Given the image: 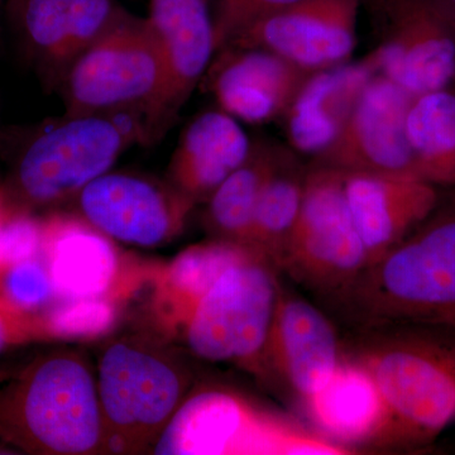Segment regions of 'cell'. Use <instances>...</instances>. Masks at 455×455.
Segmentation results:
<instances>
[{"mask_svg": "<svg viewBox=\"0 0 455 455\" xmlns=\"http://www.w3.org/2000/svg\"><path fill=\"white\" fill-rule=\"evenodd\" d=\"M0 439L27 453L79 455L106 449L98 383L79 355L36 359L0 391Z\"/></svg>", "mask_w": 455, "mask_h": 455, "instance_id": "obj_1", "label": "cell"}, {"mask_svg": "<svg viewBox=\"0 0 455 455\" xmlns=\"http://www.w3.org/2000/svg\"><path fill=\"white\" fill-rule=\"evenodd\" d=\"M343 296L377 322L455 324V190Z\"/></svg>", "mask_w": 455, "mask_h": 455, "instance_id": "obj_2", "label": "cell"}, {"mask_svg": "<svg viewBox=\"0 0 455 455\" xmlns=\"http://www.w3.org/2000/svg\"><path fill=\"white\" fill-rule=\"evenodd\" d=\"M137 140H143V130L134 114L128 119L66 114L32 132L12 164L9 188L16 202L12 208L29 212L79 194Z\"/></svg>", "mask_w": 455, "mask_h": 455, "instance_id": "obj_3", "label": "cell"}, {"mask_svg": "<svg viewBox=\"0 0 455 455\" xmlns=\"http://www.w3.org/2000/svg\"><path fill=\"white\" fill-rule=\"evenodd\" d=\"M163 51L147 18L127 13L74 60L61 82L68 116L136 114L140 122L163 97Z\"/></svg>", "mask_w": 455, "mask_h": 455, "instance_id": "obj_4", "label": "cell"}, {"mask_svg": "<svg viewBox=\"0 0 455 455\" xmlns=\"http://www.w3.org/2000/svg\"><path fill=\"white\" fill-rule=\"evenodd\" d=\"M154 451L163 455L348 453L325 436L221 390L199 391L182 401Z\"/></svg>", "mask_w": 455, "mask_h": 455, "instance_id": "obj_5", "label": "cell"}, {"mask_svg": "<svg viewBox=\"0 0 455 455\" xmlns=\"http://www.w3.org/2000/svg\"><path fill=\"white\" fill-rule=\"evenodd\" d=\"M278 269L252 253L227 269L184 326L188 349L209 362L267 370L266 346L281 284Z\"/></svg>", "mask_w": 455, "mask_h": 455, "instance_id": "obj_6", "label": "cell"}, {"mask_svg": "<svg viewBox=\"0 0 455 455\" xmlns=\"http://www.w3.org/2000/svg\"><path fill=\"white\" fill-rule=\"evenodd\" d=\"M358 361L390 409L396 440L427 444L455 420L453 347L414 335L377 344Z\"/></svg>", "mask_w": 455, "mask_h": 455, "instance_id": "obj_7", "label": "cell"}, {"mask_svg": "<svg viewBox=\"0 0 455 455\" xmlns=\"http://www.w3.org/2000/svg\"><path fill=\"white\" fill-rule=\"evenodd\" d=\"M97 383L110 451H134L157 439L188 387L175 362L131 339L107 347Z\"/></svg>", "mask_w": 455, "mask_h": 455, "instance_id": "obj_8", "label": "cell"}, {"mask_svg": "<svg viewBox=\"0 0 455 455\" xmlns=\"http://www.w3.org/2000/svg\"><path fill=\"white\" fill-rule=\"evenodd\" d=\"M367 266L344 193V172L307 166L301 211L283 271L311 290L344 295Z\"/></svg>", "mask_w": 455, "mask_h": 455, "instance_id": "obj_9", "label": "cell"}, {"mask_svg": "<svg viewBox=\"0 0 455 455\" xmlns=\"http://www.w3.org/2000/svg\"><path fill=\"white\" fill-rule=\"evenodd\" d=\"M377 74L412 98L455 85V32L431 0H364Z\"/></svg>", "mask_w": 455, "mask_h": 455, "instance_id": "obj_10", "label": "cell"}, {"mask_svg": "<svg viewBox=\"0 0 455 455\" xmlns=\"http://www.w3.org/2000/svg\"><path fill=\"white\" fill-rule=\"evenodd\" d=\"M411 100L401 86L377 74L337 139L313 157L310 166L419 179L406 136Z\"/></svg>", "mask_w": 455, "mask_h": 455, "instance_id": "obj_11", "label": "cell"}, {"mask_svg": "<svg viewBox=\"0 0 455 455\" xmlns=\"http://www.w3.org/2000/svg\"><path fill=\"white\" fill-rule=\"evenodd\" d=\"M363 4L364 0H300L248 27L226 47L269 51L309 71L346 64L357 47Z\"/></svg>", "mask_w": 455, "mask_h": 455, "instance_id": "obj_12", "label": "cell"}, {"mask_svg": "<svg viewBox=\"0 0 455 455\" xmlns=\"http://www.w3.org/2000/svg\"><path fill=\"white\" fill-rule=\"evenodd\" d=\"M214 0H149L147 17L163 51V97L143 124V140L166 134L194 90L208 73L215 47Z\"/></svg>", "mask_w": 455, "mask_h": 455, "instance_id": "obj_13", "label": "cell"}, {"mask_svg": "<svg viewBox=\"0 0 455 455\" xmlns=\"http://www.w3.org/2000/svg\"><path fill=\"white\" fill-rule=\"evenodd\" d=\"M194 204L173 187L109 171L79 193L84 220L110 239L140 247H156L178 235Z\"/></svg>", "mask_w": 455, "mask_h": 455, "instance_id": "obj_14", "label": "cell"}, {"mask_svg": "<svg viewBox=\"0 0 455 455\" xmlns=\"http://www.w3.org/2000/svg\"><path fill=\"white\" fill-rule=\"evenodd\" d=\"M313 71L260 49L224 47L209 68V88L236 121L262 124L283 119Z\"/></svg>", "mask_w": 455, "mask_h": 455, "instance_id": "obj_15", "label": "cell"}, {"mask_svg": "<svg viewBox=\"0 0 455 455\" xmlns=\"http://www.w3.org/2000/svg\"><path fill=\"white\" fill-rule=\"evenodd\" d=\"M344 193L368 266L427 220L442 197L423 180L364 172H344Z\"/></svg>", "mask_w": 455, "mask_h": 455, "instance_id": "obj_16", "label": "cell"}, {"mask_svg": "<svg viewBox=\"0 0 455 455\" xmlns=\"http://www.w3.org/2000/svg\"><path fill=\"white\" fill-rule=\"evenodd\" d=\"M341 355L333 325L316 307L280 287L266 346V366L301 400L333 376Z\"/></svg>", "mask_w": 455, "mask_h": 455, "instance_id": "obj_17", "label": "cell"}, {"mask_svg": "<svg viewBox=\"0 0 455 455\" xmlns=\"http://www.w3.org/2000/svg\"><path fill=\"white\" fill-rule=\"evenodd\" d=\"M376 75L368 55L359 61L313 71L283 118L291 148L311 158L324 151L343 130Z\"/></svg>", "mask_w": 455, "mask_h": 455, "instance_id": "obj_18", "label": "cell"}, {"mask_svg": "<svg viewBox=\"0 0 455 455\" xmlns=\"http://www.w3.org/2000/svg\"><path fill=\"white\" fill-rule=\"evenodd\" d=\"M304 405L323 436L338 445L344 443V448L374 442L385 435L396 440L390 409L372 376L358 359L341 358L331 379L304 400Z\"/></svg>", "mask_w": 455, "mask_h": 455, "instance_id": "obj_19", "label": "cell"}, {"mask_svg": "<svg viewBox=\"0 0 455 455\" xmlns=\"http://www.w3.org/2000/svg\"><path fill=\"white\" fill-rule=\"evenodd\" d=\"M41 254L62 300L106 296L118 276L112 241L84 218L53 215L44 221Z\"/></svg>", "mask_w": 455, "mask_h": 455, "instance_id": "obj_20", "label": "cell"}, {"mask_svg": "<svg viewBox=\"0 0 455 455\" xmlns=\"http://www.w3.org/2000/svg\"><path fill=\"white\" fill-rule=\"evenodd\" d=\"M251 143L238 121L223 110L199 114L185 128L170 164L172 187L191 202L212 194L244 163Z\"/></svg>", "mask_w": 455, "mask_h": 455, "instance_id": "obj_21", "label": "cell"}, {"mask_svg": "<svg viewBox=\"0 0 455 455\" xmlns=\"http://www.w3.org/2000/svg\"><path fill=\"white\" fill-rule=\"evenodd\" d=\"M292 155L291 148L280 143H252L244 163L209 197L205 214L209 229L218 238L250 247L251 227L259 197L269 180Z\"/></svg>", "mask_w": 455, "mask_h": 455, "instance_id": "obj_22", "label": "cell"}, {"mask_svg": "<svg viewBox=\"0 0 455 455\" xmlns=\"http://www.w3.org/2000/svg\"><path fill=\"white\" fill-rule=\"evenodd\" d=\"M406 136L418 178L455 188V88L412 98Z\"/></svg>", "mask_w": 455, "mask_h": 455, "instance_id": "obj_23", "label": "cell"}, {"mask_svg": "<svg viewBox=\"0 0 455 455\" xmlns=\"http://www.w3.org/2000/svg\"><path fill=\"white\" fill-rule=\"evenodd\" d=\"M252 253L257 252L247 245L220 238L191 245L164 271L158 289L161 307L184 329L196 305L221 275Z\"/></svg>", "mask_w": 455, "mask_h": 455, "instance_id": "obj_24", "label": "cell"}, {"mask_svg": "<svg viewBox=\"0 0 455 455\" xmlns=\"http://www.w3.org/2000/svg\"><path fill=\"white\" fill-rule=\"evenodd\" d=\"M307 167L295 154L269 180L254 211L250 247L283 271L304 197Z\"/></svg>", "mask_w": 455, "mask_h": 455, "instance_id": "obj_25", "label": "cell"}, {"mask_svg": "<svg viewBox=\"0 0 455 455\" xmlns=\"http://www.w3.org/2000/svg\"><path fill=\"white\" fill-rule=\"evenodd\" d=\"M26 56L44 83L57 85L68 37V0H5Z\"/></svg>", "mask_w": 455, "mask_h": 455, "instance_id": "obj_26", "label": "cell"}, {"mask_svg": "<svg viewBox=\"0 0 455 455\" xmlns=\"http://www.w3.org/2000/svg\"><path fill=\"white\" fill-rule=\"evenodd\" d=\"M127 13L116 0H68V37L57 85L74 60L112 31Z\"/></svg>", "mask_w": 455, "mask_h": 455, "instance_id": "obj_27", "label": "cell"}, {"mask_svg": "<svg viewBox=\"0 0 455 455\" xmlns=\"http://www.w3.org/2000/svg\"><path fill=\"white\" fill-rule=\"evenodd\" d=\"M42 316L44 334L59 339H95L116 324V309L106 296L62 300Z\"/></svg>", "mask_w": 455, "mask_h": 455, "instance_id": "obj_28", "label": "cell"}, {"mask_svg": "<svg viewBox=\"0 0 455 455\" xmlns=\"http://www.w3.org/2000/svg\"><path fill=\"white\" fill-rule=\"evenodd\" d=\"M44 221L28 211L9 208L0 214V277L8 268L42 253Z\"/></svg>", "mask_w": 455, "mask_h": 455, "instance_id": "obj_29", "label": "cell"}, {"mask_svg": "<svg viewBox=\"0 0 455 455\" xmlns=\"http://www.w3.org/2000/svg\"><path fill=\"white\" fill-rule=\"evenodd\" d=\"M0 296L27 313L44 307L56 296L46 263L36 257L12 266L0 277Z\"/></svg>", "mask_w": 455, "mask_h": 455, "instance_id": "obj_30", "label": "cell"}, {"mask_svg": "<svg viewBox=\"0 0 455 455\" xmlns=\"http://www.w3.org/2000/svg\"><path fill=\"white\" fill-rule=\"evenodd\" d=\"M298 2L300 0H214L212 14L217 52L248 27Z\"/></svg>", "mask_w": 455, "mask_h": 455, "instance_id": "obj_31", "label": "cell"}, {"mask_svg": "<svg viewBox=\"0 0 455 455\" xmlns=\"http://www.w3.org/2000/svg\"><path fill=\"white\" fill-rule=\"evenodd\" d=\"M46 337L42 316L17 309L0 296V353L22 341Z\"/></svg>", "mask_w": 455, "mask_h": 455, "instance_id": "obj_32", "label": "cell"}, {"mask_svg": "<svg viewBox=\"0 0 455 455\" xmlns=\"http://www.w3.org/2000/svg\"><path fill=\"white\" fill-rule=\"evenodd\" d=\"M431 3L455 32V0H431Z\"/></svg>", "mask_w": 455, "mask_h": 455, "instance_id": "obj_33", "label": "cell"}, {"mask_svg": "<svg viewBox=\"0 0 455 455\" xmlns=\"http://www.w3.org/2000/svg\"><path fill=\"white\" fill-rule=\"evenodd\" d=\"M3 211H4V206H3L2 196H0V214H2Z\"/></svg>", "mask_w": 455, "mask_h": 455, "instance_id": "obj_34", "label": "cell"}, {"mask_svg": "<svg viewBox=\"0 0 455 455\" xmlns=\"http://www.w3.org/2000/svg\"><path fill=\"white\" fill-rule=\"evenodd\" d=\"M3 3H4V0H0V9H2Z\"/></svg>", "mask_w": 455, "mask_h": 455, "instance_id": "obj_35", "label": "cell"}, {"mask_svg": "<svg viewBox=\"0 0 455 455\" xmlns=\"http://www.w3.org/2000/svg\"><path fill=\"white\" fill-rule=\"evenodd\" d=\"M453 88H455V86H453Z\"/></svg>", "mask_w": 455, "mask_h": 455, "instance_id": "obj_36", "label": "cell"}]
</instances>
